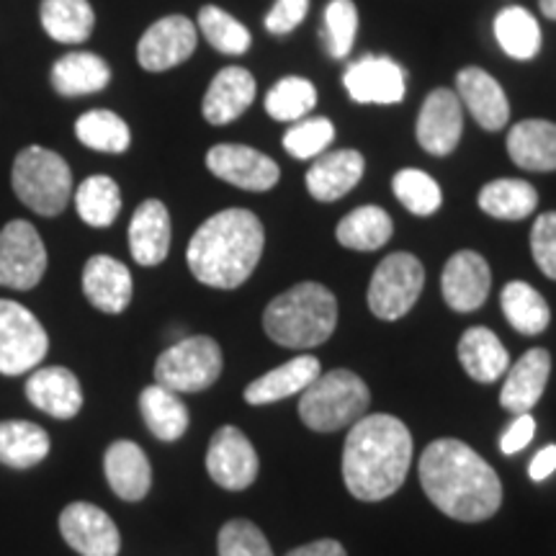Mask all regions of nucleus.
Returning <instances> with one entry per match:
<instances>
[{"label": "nucleus", "mask_w": 556, "mask_h": 556, "mask_svg": "<svg viewBox=\"0 0 556 556\" xmlns=\"http://www.w3.org/2000/svg\"><path fill=\"white\" fill-rule=\"evenodd\" d=\"M50 454V435L26 420L0 422V464L11 469H31Z\"/></svg>", "instance_id": "f704fd0d"}, {"label": "nucleus", "mask_w": 556, "mask_h": 556, "mask_svg": "<svg viewBox=\"0 0 556 556\" xmlns=\"http://www.w3.org/2000/svg\"><path fill=\"white\" fill-rule=\"evenodd\" d=\"M552 374V356L546 348H531L516 364L505 371L503 389H500V405L507 413L526 415L544 397V389Z\"/></svg>", "instance_id": "5701e85b"}, {"label": "nucleus", "mask_w": 556, "mask_h": 556, "mask_svg": "<svg viewBox=\"0 0 556 556\" xmlns=\"http://www.w3.org/2000/svg\"><path fill=\"white\" fill-rule=\"evenodd\" d=\"M50 338L45 325L24 304L0 299V374L3 377H21L41 366Z\"/></svg>", "instance_id": "1a4fd4ad"}, {"label": "nucleus", "mask_w": 556, "mask_h": 556, "mask_svg": "<svg viewBox=\"0 0 556 556\" xmlns=\"http://www.w3.org/2000/svg\"><path fill=\"white\" fill-rule=\"evenodd\" d=\"M477 204L486 217L520 222L536 212L539 191L523 178H497L479 189Z\"/></svg>", "instance_id": "c756f323"}, {"label": "nucleus", "mask_w": 556, "mask_h": 556, "mask_svg": "<svg viewBox=\"0 0 556 556\" xmlns=\"http://www.w3.org/2000/svg\"><path fill=\"white\" fill-rule=\"evenodd\" d=\"M139 409H142L144 426L150 428V433L157 441L173 443L189 430V407L170 389L160 384L144 387L142 394H139Z\"/></svg>", "instance_id": "473e14b6"}, {"label": "nucleus", "mask_w": 556, "mask_h": 556, "mask_svg": "<svg viewBox=\"0 0 556 556\" xmlns=\"http://www.w3.org/2000/svg\"><path fill=\"white\" fill-rule=\"evenodd\" d=\"M500 307H503L510 328L520 336H539L552 323V309H548L546 299L526 281L505 283L503 294H500Z\"/></svg>", "instance_id": "c9c22d12"}, {"label": "nucleus", "mask_w": 556, "mask_h": 556, "mask_svg": "<svg viewBox=\"0 0 556 556\" xmlns=\"http://www.w3.org/2000/svg\"><path fill=\"white\" fill-rule=\"evenodd\" d=\"M197 29L212 50L229 54V58H242L253 45V34H250L248 26L235 18L232 13L219 9V5H201Z\"/></svg>", "instance_id": "ea45409f"}, {"label": "nucleus", "mask_w": 556, "mask_h": 556, "mask_svg": "<svg viewBox=\"0 0 556 556\" xmlns=\"http://www.w3.org/2000/svg\"><path fill=\"white\" fill-rule=\"evenodd\" d=\"M83 294L103 315H122L135 294L129 268L111 255H93L83 268Z\"/></svg>", "instance_id": "4be33fe9"}, {"label": "nucleus", "mask_w": 556, "mask_h": 556, "mask_svg": "<svg viewBox=\"0 0 556 556\" xmlns=\"http://www.w3.org/2000/svg\"><path fill=\"white\" fill-rule=\"evenodd\" d=\"M317 99L315 83L302 78V75H287L268 90L263 106L274 122L294 124L307 119L317 106Z\"/></svg>", "instance_id": "58836bf2"}, {"label": "nucleus", "mask_w": 556, "mask_h": 556, "mask_svg": "<svg viewBox=\"0 0 556 556\" xmlns=\"http://www.w3.org/2000/svg\"><path fill=\"white\" fill-rule=\"evenodd\" d=\"M47 274V248L37 227L13 219L0 229V287L31 291Z\"/></svg>", "instance_id": "9d476101"}, {"label": "nucleus", "mask_w": 556, "mask_h": 556, "mask_svg": "<svg viewBox=\"0 0 556 556\" xmlns=\"http://www.w3.org/2000/svg\"><path fill=\"white\" fill-rule=\"evenodd\" d=\"M106 482L116 497L127 503H139L152 486V467L144 451L131 441L111 443L103 456Z\"/></svg>", "instance_id": "bb28decb"}, {"label": "nucleus", "mask_w": 556, "mask_h": 556, "mask_svg": "<svg viewBox=\"0 0 556 556\" xmlns=\"http://www.w3.org/2000/svg\"><path fill=\"white\" fill-rule=\"evenodd\" d=\"M413 467V433L394 415H364L343 446V482L361 503H379L405 484Z\"/></svg>", "instance_id": "f03ea898"}, {"label": "nucleus", "mask_w": 556, "mask_h": 556, "mask_svg": "<svg viewBox=\"0 0 556 556\" xmlns=\"http://www.w3.org/2000/svg\"><path fill=\"white\" fill-rule=\"evenodd\" d=\"M309 13V0H276L274 9L266 13V31L274 37H289L304 24Z\"/></svg>", "instance_id": "49530a36"}, {"label": "nucleus", "mask_w": 556, "mask_h": 556, "mask_svg": "<svg viewBox=\"0 0 556 556\" xmlns=\"http://www.w3.org/2000/svg\"><path fill=\"white\" fill-rule=\"evenodd\" d=\"M392 193L415 217H433L443 206L441 184L420 168H402L394 173Z\"/></svg>", "instance_id": "a19ab883"}, {"label": "nucleus", "mask_w": 556, "mask_h": 556, "mask_svg": "<svg viewBox=\"0 0 556 556\" xmlns=\"http://www.w3.org/2000/svg\"><path fill=\"white\" fill-rule=\"evenodd\" d=\"M60 533L80 556H116L122 548L119 528L90 503H73L60 513Z\"/></svg>", "instance_id": "f3484780"}, {"label": "nucleus", "mask_w": 556, "mask_h": 556, "mask_svg": "<svg viewBox=\"0 0 556 556\" xmlns=\"http://www.w3.org/2000/svg\"><path fill=\"white\" fill-rule=\"evenodd\" d=\"M266 250V227L250 208H222L186 248V263L204 287L232 291L255 274Z\"/></svg>", "instance_id": "7ed1b4c3"}, {"label": "nucleus", "mask_w": 556, "mask_h": 556, "mask_svg": "<svg viewBox=\"0 0 556 556\" xmlns=\"http://www.w3.org/2000/svg\"><path fill=\"white\" fill-rule=\"evenodd\" d=\"M75 212L88 227H111L122 212V189L114 178L90 176L73 193Z\"/></svg>", "instance_id": "e433bc0d"}, {"label": "nucleus", "mask_w": 556, "mask_h": 556, "mask_svg": "<svg viewBox=\"0 0 556 556\" xmlns=\"http://www.w3.org/2000/svg\"><path fill=\"white\" fill-rule=\"evenodd\" d=\"M332 139H336V124L328 116H307V119L289 124L281 144L291 157L315 160L328 152Z\"/></svg>", "instance_id": "37998d69"}, {"label": "nucleus", "mask_w": 556, "mask_h": 556, "mask_svg": "<svg viewBox=\"0 0 556 556\" xmlns=\"http://www.w3.org/2000/svg\"><path fill=\"white\" fill-rule=\"evenodd\" d=\"M173 240L170 212L160 199H144L129 222V253L139 266L155 268L168 258Z\"/></svg>", "instance_id": "412c9836"}, {"label": "nucleus", "mask_w": 556, "mask_h": 556, "mask_svg": "<svg viewBox=\"0 0 556 556\" xmlns=\"http://www.w3.org/2000/svg\"><path fill=\"white\" fill-rule=\"evenodd\" d=\"M206 168L235 189L253 193L270 191L281 180V168L274 157L238 142L214 144L206 152Z\"/></svg>", "instance_id": "ddd939ff"}, {"label": "nucleus", "mask_w": 556, "mask_h": 556, "mask_svg": "<svg viewBox=\"0 0 556 556\" xmlns=\"http://www.w3.org/2000/svg\"><path fill=\"white\" fill-rule=\"evenodd\" d=\"M255 96H258V83L250 70L240 65L222 67L208 83L204 101H201V114L212 127H227L253 106Z\"/></svg>", "instance_id": "6ab92c4d"}, {"label": "nucleus", "mask_w": 556, "mask_h": 556, "mask_svg": "<svg viewBox=\"0 0 556 556\" xmlns=\"http://www.w3.org/2000/svg\"><path fill=\"white\" fill-rule=\"evenodd\" d=\"M343 88L361 106H394L407 96V73L387 54H364L345 67Z\"/></svg>", "instance_id": "9b49d317"}, {"label": "nucleus", "mask_w": 556, "mask_h": 556, "mask_svg": "<svg viewBox=\"0 0 556 556\" xmlns=\"http://www.w3.org/2000/svg\"><path fill=\"white\" fill-rule=\"evenodd\" d=\"M464 135V106L456 90L435 88L422 101L415 119V139L428 155L448 157Z\"/></svg>", "instance_id": "4468645a"}, {"label": "nucleus", "mask_w": 556, "mask_h": 556, "mask_svg": "<svg viewBox=\"0 0 556 556\" xmlns=\"http://www.w3.org/2000/svg\"><path fill=\"white\" fill-rule=\"evenodd\" d=\"M456 96L464 111H469L471 119L484 131H500L510 122V101H507L505 88L484 67L469 65L458 70Z\"/></svg>", "instance_id": "a211bd4d"}, {"label": "nucleus", "mask_w": 556, "mask_h": 556, "mask_svg": "<svg viewBox=\"0 0 556 556\" xmlns=\"http://www.w3.org/2000/svg\"><path fill=\"white\" fill-rule=\"evenodd\" d=\"M26 397L41 413L70 420L83 409V387L65 366H39L26 379Z\"/></svg>", "instance_id": "b1692460"}, {"label": "nucleus", "mask_w": 556, "mask_h": 556, "mask_svg": "<svg viewBox=\"0 0 556 556\" xmlns=\"http://www.w3.org/2000/svg\"><path fill=\"white\" fill-rule=\"evenodd\" d=\"M50 83L62 99H80L109 88L111 67L93 52H70L52 65Z\"/></svg>", "instance_id": "cd10ccee"}, {"label": "nucleus", "mask_w": 556, "mask_h": 556, "mask_svg": "<svg viewBox=\"0 0 556 556\" xmlns=\"http://www.w3.org/2000/svg\"><path fill=\"white\" fill-rule=\"evenodd\" d=\"M556 471V446L541 448L536 456H533L531 467H528V475H531L533 482H544Z\"/></svg>", "instance_id": "8fccbe9b"}, {"label": "nucleus", "mask_w": 556, "mask_h": 556, "mask_svg": "<svg viewBox=\"0 0 556 556\" xmlns=\"http://www.w3.org/2000/svg\"><path fill=\"white\" fill-rule=\"evenodd\" d=\"M217 552L219 556H274V548L261 528L245 518H235L222 526Z\"/></svg>", "instance_id": "c03bdc74"}, {"label": "nucleus", "mask_w": 556, "mask_h": 556, "mask_svg": "<svg viewBox=\"0 0 556 556\" xmlns=\"http://www.w3.org/2000/svg\"><path fill=\"white\" fill-rule=\"evenodd\" d=\"M358 9L353 0H330L325 5L323 13V29H319V37H323L325 52L330 54V60H345L348 54L353 52V45H356L358 37Z\"/></svg>", "instance_id": "79ce46f5"}, {"label": "nucleus", "mask_w": 556, "mask_h": 556, "mask_svg": "<svg viewBox=\"0 0 556 556\" xmlns=\"http://www.w3.org/2000/svg\"><path fill=\"white\" fill-rule=\"evenodd\" d=\"M539 9L544 13L546 18L556 21V0H539Z\"/></svg>", "instance_id": "3c124183"}, {"label": "nucleus", "mask_w": 556, "mask_h": 556, "mask_svg": "<svg viewBox=\"0 0 556 556\" xmlns=\"http://www.w3.org/2000/svg\"><path fill=\"white\" fill-rule=\"evenodd\" d=\"M495 39L510 60L531 62L541 52V26L536 16L523 5H505L492 24Z\"/></svg>", "instance_id": "72a5a7b5"}, {"label": "nucleus", "mask_w": 556, "mask_h": 556, "mask_svg": "<svg viewBox=\"0 0 556 556\" xmlns=\"http://www.w3.org/2000/svg\"><path fill=\"white\" fill-rule=\"evenodd\" d=\"M41 29L60 45H83L96 29V11L90 0H41Z\"/></svg>", "instance_id": "7c9ffc66"}, {"label": "nucleus", "mask_w": 556, "mask_h": 556, "mask_svg": "<svg viewBox=\"0 0 556 556\" xmlns=\"http://www.w3.org/2000/svg\"><path fill=\"white\" fill-rule=\"evenodd\" d=\"M371 392L358 374L348 368L319 374L302 392L299 400V417L315 433H336L351 428L366 415Z\"/></svg>", "instance_id": "423d86ee"}, {"label": "nucleus", "mask_w": 556, "mask_h": 556, "mask_svg": "<svg viewBox=\"0 0 556 556\" xmlns=\"http://www.w3.org/2000/svg\"><path fill=\"white\" fill-rule=\"evenodd\" d=\"M456 356L464 371L479 384H492V381L505 377V371L510 368V356H507L503 340L482 325L464 332L456 345Z\"/></svg>", "instance_id": "c85d7f7f"}, {"label": "nucleus", "mask_w": 556, "mask_h": 556, "mask_svg": "<svg viewBox=\"0 0 556 556\" xmlns=\"http://www.w3.org/2000/svg\"><path fill=\"white\" fill-rule=\"evenodd\" d=\"M531 253L541 274L556 281V212H544L533 222Z\"/></svg>", "instance_id": "a18cd8bd"}, {"label": "nucleus", "mask_w": 556, "mask_h": 556, "mask_svg": "<svg viewBox=\"0 0 556 556\" xmlns=\"http://www.w3.org/2000/svg\"><path fill=\"white\" fill-rule=\"evenodd\" d=\"M225 356L214 338L191 336L178 340L155 361V384L176 394H199L222 377Z\"/></svg>", "instance_id": "0eeeda50"}, {"label": "nucleus", "mask_w": 556, "mask_h": 556, "mask_svg": "<svg viewBox=\"0 0 556 556\" xmlns=\"http://www.w3.org/2000/svg\"><path fill=\"white\" fill-rule=\"evenodd\" d=\"M492 289V270L477 250H458L451 255L441 274L443 302L458 315H469L484 307Z\"/></svg>", "instance_id": "dca6fc26"}, {"label": "nucleus", "mask_w": 556, "mask_h": 556, "mask_svg": "<svg viewBox=\"0 0 556 556\" xmlns=\"http://www.w3.org/2000/svg\"><path fill=\"white\" fill-rule=\"evenodd\" d=\"M422 287H426L422 263L413 253H389L368 281V309L384 323H397L415 307Z\"/></svg>", "instance_id": "6e6552de"}, {"label": "nucleus", "mask_w": 556, "mask_h": 556, "mask_svg": "<svg viewBox=\"0 0 556 556\" xmlns=\"http://www.w3.org/2000/svg\"><path fill=\"white\" fill-rule=\"evenodd\" d=\"M287 556H348V552L345 546L336 539H319V541H312V544L291 548Z\"/></svg>", "instance_id": "09e8293b"}, {"label": "nucleus", "mask_w": 556, "mask_h": 556, "mask_svg": "<svg viewBox=\"0 0 556 556\" xmlns=\"http://www.w3.org/2000/svg\"><path fill=\"white\" fill-rule=\"evenodd\" d=\"M505 148L518 168L552 173L556 170V124L546 119H523L513 124L507 131Z\"/></svg>", "instance_id": "a878e982"}, {"label": "nucleus", "mask_w": 556, "mask_h": 556, "mask_svg": "<svg viewBox=\"0 0 556 556\" xmlns=\"http://www.w3.org/2000/svg\"><path fill=\"white\" fill-rule=\"evenodd\" d=\"M394 235V222L389 217L387 208L377 204H366L348 212L338 222L336 238L343 248L358 250V253H374L384 248Z\"/></svg>", "instance_id": "2f4dec72"}, {"label": "nucleus", "mask_w": 556, "mask_h": 556, "mask_svg": "<svg viewBox=\"0 0 556 556\" xmlns=\"http://www.w3.org/2000/svg\"><path fill=\"white\" fill-rule=\"evenodd\" d=\"M533 435H536V420L528 413L516 415V420L507 426L503 438H500V448H503V454L513 456L518 451H523L533 441Z\"/></svg>", "instance_id": "de8ad7c7"}, {"label": "nucleus", "mask_w": 556, "mask_h": 556, "mask_svg": "<svg viewBox=\"0 0 556 556\" xmlns=\"http://www.w3.org/2000/svg\"><path fill=\"white\" fill-rule=\"evenodd\" d=\"M364 173L366 157L358 150H332L315 157V163L307 168V176H304V184H307L312 199L332 204V201H340L356 189Z\"/></svg>", "instance_id": "aec40b11"}, {"label": "nucleus", "mask_w": 556, "mask_h": 556, "mask_svg": "<svg viewBox=\"0 0 556 556\" xmlns=\"http://www.w3.org/2000/svg\"><path fill=\"white\" fill-rule=\"evenodd\" d=\"M11 186L18 201L39 217H58L73 199V170L54 150L29 144L13 160Z\"/></svg>", "instance_id": "39448f33"}, {"label": "nucleus", "mask_w": 556, "mask_h": 556, "mask_svg": "<svg viewBox=\"0 0 556 556\" xmlns=\"http://www.w3.org/2000/svg\"><path fill=\"white\" fill-rule=\"evenodd\" d=\"M199 47L197 21L184 13L157 18L144 29L137 41V62L148 73H168V70L184 65Z\"/></svg>", "instance_id": "f8f14e48"}, {"label": "nucleus", "mask_w": 556, "mask_h": 556, "mask_svg": "<svg viewBox=\"0 0 556 556\" xmlns=\"http://www.w3.org/2000/svg\"><path fill=\"white\" fill-rule=\"evenodd\" d=\"M75 137L88 150L106 152V155H122L131 144V129L119 114L109 109H90L75 122Z\"/></svg>", "instance_id": "4c0bfd02"}, {"label": "nucleus", "mask_w": 556, "mask_h": 556, "mask_svg": "<svg viewBox=\"0 0 556 556\" xmlns=\"http://www.w3.org/2000/svg\"><path fill=\"white\" fill-rule=\"evenodd\" d=\"M206 471L222 490L242 492L258 479V454L248 435L235 426H222L206 451Z\"/></svg>", "instance_id": "2eb2a0df"}, {"label": "nucleus", "mask_w": 556, "mask_h": 556, "mask_svg": "<svg viewBox=\"0 0 556 556\" xmlns=\"http://www.w3.org/2000/svg\"><path fill=\"white\" fill-rule=\"evenodd\" d=\"M420 484L443 516L462 523L490 520L503 505L497 471L458 438H438L422 451Z\"/></svg>", "instance_id": "f257e3e1"}, {"label": "nucleus", "mask_w": 556, "mask_h": 556, "mask_svg": "<svg viewBox=\"0 0 556 556\" xmlns=\"http://www.w3.org/2000/svg\"><path fill=\"white\" fill-rule=\"evenodd\" d=\"M319 374H323L319 358L302 353V356L270 368L263 377L250 381L245 387V402L248 405H270V402L294 397V394H302Z\"/></svg>", "instance_id": "393cba45"}, {"label": "nucleus", "mask_w": 556, "mask_h": 556, "mask_svg": "<svg viewBox=\"0 0 556 556\" xmlns=\"http://www.w3.org/2000/svg\"><path fill=\"white\" fill-rule=\"evenodd\" d=\"M338 328V299L325 283L302 281L270 299L263 330L274 343L307 351L328 343Z\"/></svg>", "instance_id": "20e7f679"}]
</instances>
